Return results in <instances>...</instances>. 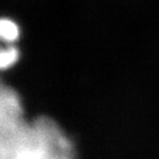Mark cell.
I'll use <instances>...</instances> for the list:
<instances>
[{"instance_id":"6da1fadb","label":"cell","mask_w":159,"mask_h":159,"mask_svg":"<svg viewBox=\"0 0 159 159\" xmlns=\"http://www.w3.org/2000/svg\"><path fill=\"white\" fill-rule=\"evenodd\" d=\"M0 159H75L62 128L48 117L27 120L18 93L1 81Z\"/></svg>"},{"instance_id":"7a4b0ae2","label":"cell","mask_w":159,"mask_h":159,"mask_svg":"<svg viewBox=\"0 0 159 159\" xmlns=\"http://www.w3.org/2000/svg\"><path fill=\"white\" fill-rule=\"evenodd\" d=\"M20 28L9 18H0V71L8 70L18 62L20 50Z\"/></svg>"}]
</instances>
